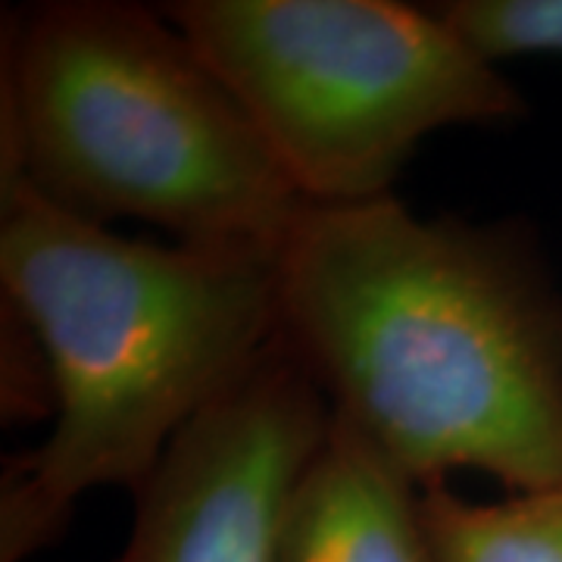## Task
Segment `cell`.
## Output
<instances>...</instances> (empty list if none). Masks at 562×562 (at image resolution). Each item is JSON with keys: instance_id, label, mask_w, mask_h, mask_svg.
Instances as JSON below:
<instances>
[{"instance_id": "cell-1", "label": "cell", "mask_w": 562, "mask_h": 562, "mask_svg": "<svg viewBox=\"0 0 562 562\" xmlns=\"http://www.w3.org/2000/svg\"><path fill=\"white\" fill-rule=\"evenodd\" d=\"M279 341L422 487L562 484V297L513 232L391 194L303 203L276 247Z\"/></svg>"}, {"instance_id": "cell-2", "label": "cell", "mask_w": 562, "mask_h": 562, "mask_svg": "<svg viewBox=\"0 0 562 562\" xmlns=\"http://www.w3.org/2000/svg\"><path fill=\"white\" fill-rule=\"evenodd\" d=\"M0 288L50 375L47 438L3 469L0 562L57 541L88 491H135L279 335L276 247L135 241L10 169Z\"/></svg>"}, {"instance_id": "cell-3", "label": "cell", "mask_w": 562, "mask_h": 562, "mask_svg": "<svg viewBox=\"0 0 562 562\" xmlns=\"http://www.w3.org/2000/svg\"><path fill=\"white\" fill-rule=\"evenodd\" d=\"M0 169L85 220L279 247L303 198L162 10L54 0L3 35Z\"/></svg>"}, {"instance_id": "cell-4", "label": "cell", "mask_w": 562, "mask_h": 562, "mask_svg": "<svg viewBox=\"0 0 562 562\" xmlns=\"http://www.w3.org/2000/svg\"><path fill=\"white\" fill-rule=\"evenodd\" d=\"M194 44L306 203L391 194L422 138L522 113L513 81L438 7L176 0Z\"/></svg>"}, {"instance_id": "cell-5", "label": "cell", "mask_w": 562, "mask_h": 562, "mask_svg": "<svg viewBox=\"0 0 562 562\" xmlns=\"http://www.w3.org/2000/svg\"><path fill=\"white\" fill-rule=\"evenodd\" d=\"M328 425L325 394L276 335L135 487L116 562H281L291 503Z\"/></svg>"}, {"instance_id": "cell-6", "label": "cell", "mask_w": 562, "mask_h": 562, "mask_svg": "<svg viewBox=\"0 0 562 562\" xmlns=\"http://www.w3.org/2000/svg\"><path fill=\"white\" fill-rule=\"evenodd\" d=\"M281 562H438L425 487L331 413L291 503Z\"/></svg>"}, {"instance_id": "cell-7", "label": "cell", "mask_w": 562, "mask_h": 562, "mask_svg": "<svg viewBox=\"0 0 562 562\" xmlns=\"http://www.w3.org/2000/svg\"><path fill=\"white\" fill-rule=\"evenodd\" d=\"M438 562H562V484L475 503L447 484L425 487Z\"/></svg>"}, {"instance_id": "cell-8", "label": "cell", "mask_w": 562, "mask_h": 562, "mask_svg": "<svg viewBox=\"0 0 562 562\" xmlns=\"http://www.w3.org/2000/svg\"><path fill=\"white\" fill-rule=\"evenodd\" d=\"M438 10L487 60L562 57V0H450Z\"/></svg>"}]
</instances>
